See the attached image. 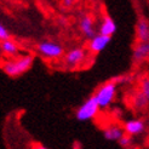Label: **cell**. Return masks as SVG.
Returning <instances> with one entry per match:
<instances>
[{"label": "cell", "mask_w": 149, "mask_h": 149, "mask_svg": "<svg viewBox=\"0 0 149 149\" xmlns=\"http://www.w3.org/2000/svg\"><path fill=\"white\" fill-rule=\"evenodd\" d=\"M34 58L31 55H24L16 57L15 59H7L3 63V70L9 77L16 78L32 68Z\"/></svg>", "instance_id": "obj_1"}, {"label": "cell", "mask_w": 149, "mask_h": 149, "mask_svg": "<svg viewBox=\"0 0 149 149\" xmlns=\"http://www.w3.org/2000/svg\"><path fill=\"white\" fill-rule=\"evenodd\" d=\"M111 36H106L102 34H95L93 38L90 39L88 41V51L92 54H100L107 47V45L110 42Z\"/></svg>", "instance_id": "obj_7"}, {"label": "cell", "mask_w": 149, "mask_h": 149, "mask_svg": "<svg viewBox=\"0 0 149 149\" xmlns=\"http://www.w3.org/2000/svg\"><path fill=\"white\" fill-rule=\"evenodd\" d=\"M136 38L138 42H149V22L146 18H139L136 27Z\"/></svg>", "instance_id": "obj_9"}, {"label": "cell", "mask_w": 149, "mask_h": 149, "mask_svg": "<svg viewBox=\"0 0 149 149\" xmlns=\"http://www.w3.org/2000/svg\"><path fill=\"white\" fill-rule=\"evenodd\" d=\"M118 143H119V146H120L121 148H124V149H129V148L132 147L133 139H132V137H130V136H127V135H124L118 141Z\"/></svg>", "instance_id": "obj_15"}, {"label": "cell", "mask_w": 149, "mask_h": 149, "mask_svg": "<svg viewBox=\"0 0 149 149\" xmlns=\"http://www.w3.org/2000/svg\"><path fill=\"white\" fill-rule=\"evenodd\" d=\"M116 32V24L115 22L113 21V18L110 17H104L101 22V26H100V33L102 35H106V36H111L114 33Z\"/></svg>", "instance_id": "obj_12"}, {"label": "cell", "mask_w": 149, "mask_h": 149, "mask_svg": "<svg viewBox=\"0 0 149 149\" xmlns=\"http://www.w3.org/2000/svg\"><path fill=\"white\" fill-rule=\"evenodd\" d=\"M33 149H49V148L45 147V146H42V144H35L33 147Z\"/></svg>", "instance_id": "obj_18"}, {"label": "cell", "mask_w": 149, "mask_h": 149, "mask_svg": "<svg viewBox=\"0 0 149 149\" xmlns=\"http://www.w3.org/2000/svg\"><path fill=\"white\" fill-rule=\"evenodd\" d=\"M100 107L96 100L93 98V96L88 97L84 103H81L75 110V118L79 121H90L98 115L100 113Z\"/></svg>", "instance_id": "obj_3"}, {"label": "cell", "mask_w": 149, "mask_h": 149, "mask_svg": "<svg viewBox=\"0 0 149 149\" xmlns=\"http://www.w3.org/2000/svg\"><path fill=\"white\" fill-rule=\"evenodd\" d=\"M132 57L135 62H143L149 58V42H138L133 47Z\"/></svg>", "instance_id": "obj_10"}, {"label": "cell", "mask_w": 149, "mask_h": 149, "mask_svg": "<svg viewBox=\"0 0 149 149\" xmlns=\"http://www.w3.org/2000/svg\"><path fill=\"white\" fill-rule=\"evenodd\" d=\"M7 39H10V33L3 24H0V40L4 41Z\"/></svg>", "instance_id": "obj_17"}, {"label": "cell", "mask_w": 149, "mask_h": 149, "mask_svg": "<svg viewBox=\"0 0 149 149\" xmlns=\"http://www.w3.org/2000/svg\"><path fill=\"white\" fill-rule=\"evenodd\" d=\"M73 3H74V0H63V4L65 6H70V5H73Z\"/></svg>", "instance_id": "obj_19"}, {"label": "cell", "mask_w": 149, "mask_h": 149, "mask_svg": "<svg viewBox=\"0 0 149 149\" xmlns=\"http://www.w3.org/2000/svg\"><path fill=\"white\" fill-rule=\"evenodd\" d=\"M80 31L87 39H91L95 36V24L93 19L90 16H83L80 19Z\"/></svg>", "instance_id": "obj_11"}, {"label": "cell", "mask_w": 149, "mask_h": 149, "mask_svg": "<svg viewBox=\"0 0 149 149\" xmlns=\"http://www.w3.org/2000/svg\"><path fill=\"white\" fill-rule=\"evenodd\" d=\"M123 129H124L125 135H127L130 137L141 136L146 131V123L139 118L129 119V120H126L124 123Z\"/></svg>", "instance_id": "obj_5"}, {"label": "cell", "mask_w": 149, "mask_h": 149, "mask_svg": "<svg viewBox=\"0 0 149 149\" xmlns=\"http://www.w3.org/2000/svg\"><path fill=\"white\" fill-rule=\"evenodd\" d=\"M102 133H103L104 139L109 141V142H118V141L125 135L123 126L119 124H111V125L106 126V127L103 129Z\"/></svg>", "instance_id": "obj_8"}, {"label": "cell", "mask_w": 149, "mask_h": 149, "mask_svg": "<svg viewBox=\"0 0 149 149\" xmlns=\"http://www.w3.org/2000/svg\"><path fill=\"white\" fill-rule=\"evenodd\" d=\"M87 52L84 47H75L67 52L64 56V63L68 67H78L83 64V62L86 59Z\"/></svg>", "instance_id": "obj_6"}, {"label": "cell", "mask_w": 149, "mask_h": 149, "mask_svg": "<svg viewBox=\"0 0 149 149\" xmlns=\"http://www.w3.org/2000/svg\"><path fill=\"white\" fill-rule=\"evenodd\" d=\"M141 93L144 96L149 103V78H144L141 81Z\"/></svg>", "instance_id": "obj_16"}, {"label": "cell", "mask_w": 149, "mask_h": 149, "mask_svg": "<svg viewBox=\"0 0 149 149\" xmlns=\"http://www.w3.org/2000/svg\"><path fill=\"white\" fill-rule=\"evenodd\" d=\"M0 49H1V51L4 52V54H6L7 56H16L17 52H18L17 44L15 41H12V40H10V39L1 41Z\"/></svg>", "instance_id": "obj_13"}, {"label": "cell", "mask_w": 149, "mask_h": 149, "mask_svg": "<svg viewBox=\"0 0 149 149\" xmlns=\"http://www.w3.org/2000/svg\"><path fill=\"white\" fill-rule=\"evenodd\" d=\"M116 90H118L116 81H107V83H104L97 88V91L93 95V98L97 102L100 109H107L113 104L116 97Z\"/></svg>", "instance_id": "obj_2"}, {"label": "cell", "mask_w": 149, "mask_h": 149, "mask_svg": "<svg viewBox=\"0 0 149 149\" xmlns=\"http://www.w3.org/2000/svg\"><path fill=\"white\" fill-rule=\"evenodd\" d=\"M132 104H133V107H135V109H136V110H139V111L147 109L148 106H149L148 101L146 100V97H144V96L141 93V92H138V93H136L135 96H133Z\"/></svg>", "instance_id": "obj_14"}, {"label": "cell", "mask_w": 149, "mask_h": 149, "mask_svg": "<svg viewBox=\"0 0 149 149\" xmlns=\"http://www.w3.org/2000/svg\"><path fill=\"white\" fill-rule=\"evenodd\" d=\"M36 50H38V52L41 56L50 58V59H57L59 57H62L63 55L62 45H59V44L54 42V41H42L38 44Z\"/></svg>", "instance_id": "obj_4"}]
</instances>
